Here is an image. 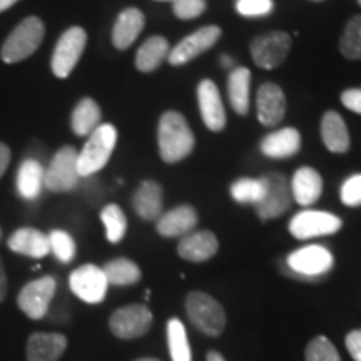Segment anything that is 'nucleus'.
Segmentation results:
<instances>
[{"label": "nucleus", "instance_id": "obj_18", "mask_svg": "<svg viewBox=\"0 0 361 361\" xmlns=\"http://www.w3.org/2000/svg\"><path fill=\"white\" fill-rule=\"evenodd\" d=\"M144 25H146V17L144 13L135 7L124 8L123 12L117 16L116 24L112 27V44L119 51H126L135 42L139 34L142 32Z\"/></svg>", "mask_w": 361, "mask_h": 361}, {"label": "nucleus", "instance_id": "obj_42", "mask_svg": "<svg viewBox=\"0 0 361 361\" xmlns=\"http://www.w3.org/2000/svg\"><path fill=\"white\" fill-rule=\"evenodd\" d=\"M11 156L12 154H11V149H8V146H6L4 142H0V178L6 174L8 164H11Z\"/></svg>", "mask_w": 361, "mask_h": 361}, {"label": "nucleus", "instance_id": "obj_16", "mask_svg": "<svg viewBox=\"0 0 361 361\" xmlns=\"http://www.w3.org/2000/svg\"><path fill=\"white\" fill-rule=\"evenodd\" d=\"M258 119L266 128H274L286 114V97L283 89L273 82H266L259 87L256 96Z\"/></svg>", "mask_w": 361, "mask_h": 361}, {"label": "nucleus", "instance_id": "obj_25", "mask_svg": "<svg viewBox=\"0 0 361 361\" xmlns=\"http://www.w3.org/2000/svg\"><path fill=\"white\" fill-rule=\"evenodd\" d=\"M322 139L329 151L345 154L350 149V133L343 117L335 111H329L322 119Z\"/></svg>", "mask_w": 361, "mask_h": 361}, {"label": "nucleus", "instance_id": "obj_29", "mask_svg": "<svg viewBox=\"0 0 361 361\" xmlns=\"http://www.w3.org/2000/svg\"><path fill=\"white\" fill-rule=\"evenodd\" d=\"M71 126L74 134L90 135L101 126V107L90 97L80 99L74 107L71 117Z\"/></svg>", "mask_w": 361, "mask_h": 361}, {"label": "nucleus", "instance_id": "obj_31", "mask_svg": "<svg viewBox=\"0 0 361 361\" xmlns=\"http://www.w3.org/2000/svg\"><path fill=\"white\" fill-rule=\"evenodd\" d=\"M168 345L169 353L173 361H191L192 353L191 346H189L186 328L179 322L178 318L169 319L168 323Z\"/></svg>", "mask_w": 361, "mask_h": 361}, {"label": "nucleus", "instance_id": "obj_6", "mask_svg": "<svg viewBox=\"0 0 361 361\" xmlns=\"http://www.w3.org/2000/svg\"><path fill=\"white\" fill-rule=\"evenodd\" d=\"M79 152L72 146H64L54 154L51 164L45 169L44 186L54 192L72 191L79 184L78 168Z\"/></svg>", "mask_w": 361, "mask_h": 361}, {"label": "nucleus", "instance_id": "obj_51", "mask_svg": "<svg viewBox=\"0 0 361 361\" xmlns=\"http://www.w3.org/2000/svg\"><path fill=\"white\" fill-rule=\"evenodd\" d=\"M358 4H360V6H361V0H358Z\"/></svg>", "mask_w": 361, "mask_h": 361}, {"label": "nucleus", "instance_id": "obj_8", "mask_svg": "<svg viewBox=\"0 0 361 361\" xmlns=\"http://www.w3.org/2000/svg\"><path fill=\"white\" fill-rule=\"evenodd\" d=\"M251 57L261 69H276L291 51V37L286 32H268L252 39L250 45Z\"/></svg>", "mask_w": 361, "mask_h": 361}, {"label": "nucleus", "instance_id": "obj_38", "mask_svg": "<svg viewBox=\"0 0 361 361\" xmlns=\"http://www.w3.org/2000/svg\"><path fill=\"white\" fill-rule=\"evenodd\" d=\"M206 11V0H176L173 6L174 16L180 20H192Z\"/></svg>", "mask_w": 361, "mask_h": 361}, {"label": "nucleus", "instance_id": "obj_36", "mask_svg": "<svg viewBox=\"0 0 361 361\" xmlns=\"http://www.w3.org/2000/svg\"><path fill=\"white\" fill-rule=\"evenodd\" d=\"M306 361H341V358L326 336H316L306 346Z\"/></svg>", "mask_w": 361, "mask_h": 361}, {"label": "nucleus", "instance_id": "obj_1", "mask_svg": "<svg viewBox=\"0 0 361 361\" xmlns=\"http://www.w3.org/2000/svg\"><path fill=\"white\" fill-rule=\"evenodd\" d=\"M194 144L192 130L180 112L168 111L161 116L157 126V146L162 161L176 164L186 159L192 152Z\"/></svg>", "mask_w": 361, "mask_h": 361}, {"label": "nucleus", "instance_id": "obj_47", "mask_svg": "<svg viewBox=\"0 0 361 361\" xmlns=\"http://www.w3.org/2000/svg\"><path fill=\"white\" fill-rule=\"evenodd\" d=\"M135 361H159V360H156V358H141V360H135Z\"/></svg>", "mask_w": 361, "mask_h": 361}, {"label": "nucleus", "instance_id": "obj_3", "mask_svg": "<svg viewBox=\"0 0 361 361\" xmlns=\"http://www.w3.org/2000/svg\"><path fill=\"white\" fill-rule=\"evenodd\" d=\"M117 142V130L112 124H101L89 135L82 151L78 156V168L80 178L96 174L111 159Z\"/></svg>", "mask_w": 361, "mask_h": 361}, {"label": "nucleus", "instance_id": "obj_45", "mask_svg": "<svg viewBox=\"0 0 361 361\" xmlns=\"http://www.w3.org/2000/svg\"><path fill=\"white\" fill-rule=\"evenodd\" d=\"M19 0H0V12H6L7 8H11L13 4H17Z\"/></svg>", "mask_w": 361, "mask_h": 361}, {"label": "nucleus", "instance_id": "obj_49", "mask_svg": "<svg viewBox=\"0 0 361 361\" xmlns=\"http://www.w3.org/2000/svg\"><path fill=\"white\" fill-rule=\"evenodd\" d=\"M313 2H319V0H313Z\"/></svg>", "mask_w": 361, "mask_h": 361}, {"label": "nucleus", "instance_id": "obj_9", "mask_svg": "<svg viewBox=\"0 0 361 361\" xmlns=\"http://www.w3.org/2000/svg\"><path fill=\"white\" fill-rule=\"evenodd\" d=\"M57 290V281L52 276H42L27 283L19 293L17 303L30 319H42L47 314Z\"/></svg>", "mask_w": 361, "mask_h": 361}, {"label": "nucleus", "instance_id": "obj_21", "mask_svg": "<svg viewBox=\"0 0 361 361\" xmlns=\"http://www.w3.org/2000/svg\"><path fill=\"white\" fill-rule=\"evenodd\" d=\"M8 250L17 252V255L29 256V258L40 259L51 252L49 246V236L42 231L34 228H20L8 238Z\"/></svg>", "mask_w": 361, "mask_h": 361}, {"label": "nucleus", "instance_id": "obj_44", "mask_svg": "<svg viewBox=\"0 0 361 361\" xmlns=\"http://www.w3.org/2000/svg\"><path fill=\"white\" fill-rule=\"evenodd\" d=\"M221 66H223L224 69H229V71H231V67L234 66L233 57H229V56H223V57H221Z\"/></svg>", "mask_w": 361, "mask_h": 361}, {"label": "nucleus", "instance_id": "obj_15", "mask_svg": "<svg viewBox=\"0 0 361 361\" xmlns=\"http://www.w3.org/2000/svg\"><path fill=\"white\" fill-rule=\"evenodd\" d=\"M197 106L202 117V123L213 133H219L226 126V109L219 89L213 80L204 79L197 85Z\"/></svg>", "mask_w": 361, "mask_h": 361}, {"label": "nucleus", "instance_id": "obj_13", "mask_svg": "<svg viewBox=\"0 0 361 361\" xmlns=\"http://www.w3.org/2000/svg\"><path fill=\"white\" fill-rule=\"evenodd\" d=\"M152 324V313L144 305H129L112 313L111 331L121 340H134L144 336Z\"/></svg>", "mask_w": 361, "mask_h": 361}, {"label": "nucleus", "instance_id": "obj_12", "mask_svg": "<svg viewBox=\"0 0 361 361\" xmlns=\"http://www.w3.org/2000/svg\"><path fill=\"white\" fill-rule=\"evenodd\" d=\"M69 286L79 300L89 305H97L106 298L109 283H107L102 268H99L96 264H84L72 271Z\"/></svg>", "mask_w": 361, "mask_h": 361}, {"label": "nucleus", "instance_id": "obj_43", "mask_svg": "<svg viewBox=\"0 0 361 361\" xmlns=\"http://www.w3.org/2000/svg\"><path fill=\"white\" fill-rule=\"evenodd\" d=\"M6 296H7V274H6V269H4L2 258H0V303L6 300Z\"/></svg>", "mask_w": 361, "mask_h": 361}, {"label": "nucleus", "instance_id": "obj_22", "mask_svg": "<svg viewBox=\"0 0 361 361\" xmlns=\"http://www.w3.org/2000/svg\"><path fill=\"white\" fill-rule=\"evenodd\" d=\"M67 348L61 333H34L27 341V361H59Z\"/></svg>", "mask_w": 361, "mask_h": 361}, {"label": "nucleus", "instance_id": "obj_35", "mask_svg": "<svg viewBox=\"0 0 361 361\" xmlns=\"http://www.w3.org/2000/svg\"><path fill=\"white\" fill-rule=\"evenodd\" d=\"M49 236V246H51V252L61 261V263H71L75 256V243L69 233L56 229Z\"/></svg>", "mask_w": 361, "mask_h": 361}, {"label": "nucleus", "instance_id": "obj_11", "mask_svg": "<svg viewBox=\"0 0 361 361\" xmlns=\"http://www.w3.org/2000/svg\"><path fill=\"white\" fill-rule=\"evenodd\" d=\"M221 37V29L218 25H206L201 29L194 30L184 37L178 45L171 49L168 62L171 66H184L188 62L200 57L201 54L209 51Z\"/></svg>", "mask_w": 361, "mask_h": 361}, {"label": "nucleus", "instance_id": "obj_26", "mask_svg": "<svg viewBox=\"0 0 361 361\" xmlns=\"http://www.w3.org/2000/svg\"><path fill=\"white\" fill-rule=\"evenodd\" d=\"M251 71L247 67H234L228 78V97L234 112L246 116L250 112Z\"/></svg>", "mask_w": 361, "mask_h": 361}, {"label": "nucleus", "instance_id": "obj_30", "mask_svg": "<svg viewBox=\"0 0 361 361\" xmlns=\"http://www.w3.org/2000/svg\"><path fill=\"white\" fill-rule=\"evenodd\" d=\"M107 283L114 286H130L141 279V269L134 261L126 258L112 259L102 268Z\"/></svg>", "mask_w": 361, "mask_h": 361}, {"label": "nucleus", "instance_id": "obj_2", "mask_svg": "<svg viewBox=\"0 0 361 361\" xmlns=\"http://www.w3.org/2000/svg\"><path fill=\"white\" fill-rule=\"evenodd\" d=\"M44 35V22L35 16L27 17L8 34L2 45V51H0V57L6 64H17L37 51L39 45L42 44Z\"/></svg>", "mask_w": 361, "mask_h": 361}, {"label": "nucleus", "instance_id": "obj_19", "mask_svg": "<svg viewBox=\"0 0 361 361\" xmlns=\"http://www.w3.org/2000/svg\"><path fill=\"white\" fill-rule=\"evenodd\" d=\"M261 152L271 159H290L301 149V134L295 128H284L266 135L259 144Z\"/></svg>", "mask_w": 361, "mask_h": 361}, {"label": "nucleus", "instance_id": "obj_34", "mask_svg": "<svg viewBox=\"0 0 361 361\" xmlns=\"http://www.w3.org/2000/svg\"><path fill=\"white\" fill-rule=\"evenodd\" d=\"M101 219L106 228V236L111 243H119L124 238L126 229H128V219H126L124 211L117 204H107L101 211Z\"/></svg>", "mask_w": 361, "mask_h": 361}, {"label": "nucleus", "instance_id": "obj_7", "mask_svg": "<svg viewBox=\"0 0 361 361\" xmlns=\"http://www.w3.org/2000/svg\"><path fill=\"white\" fill-rule=\"evenodd\" d=\"M261 179L264 183V197L255 206L256 214L264 221L279 218L290 209L293 202L290 180L279 173H269Z\"/></svg>", "mask_w": 361, "mask_h": 361}, {"label": "nucleus", "instance_id": "obj_33", "mask_svg": "<svg viewBox=\"0 0 361 361\" xmlns=\"http://www.w3.org/2000/svg\"><path fill=\"white\" fill-rule=\"evenodd\" d=\"M340 51L346 59H361V16H355L346 22L340 39Z\"/></svg>", "mask_w": 361, "mask_h": 361}, {"label": "nucleus", "instance_id": "obj_41", "mask_svg": "<svg viewBox=\"0 0 361 361\" xmlns=\"http://www.w3.org/2000/svg\"><path fill=\"white\" fill-rule=\"evenodd\" d=\"M345 343H346V350H348L351 358L355 361H361V329L350 331Z\"/></svg>", "mask_w": 361, "mask_h": 361}, {"label": "nucleus", "instance_id": "obj_27", "mask_svg": "<svg viewBox=\"0 0 361 361\" xmlns=\"http://www.w3.org/2000/svg\"><path fill=\"white\" fill-rule=\"evenodd\" d=\"M171 45L168 39L162 35H152L146 39L135 54V67L141 72H152L159 67L162 62L168 61Z\"/></svg>", "mask_w": 361, "mask_h": 361}, {"label": "nucleus", "instance_id": "obj_28", "mask_svg": "<svg viewBox=\"0 0 361 361\" xmlns=\"http://www.w3.org/2000/svg\"><path fill=\"white\" fill-rule=\"evenodd\" d=\"M45 169L39 161L25 159L17 173V191L24 200H35L44 188Z\"/></svg>", "mask_w": 361, "mask_h": 361}, {"label": "nucleus", "instance_id": "obj_48", "mask_svg": "<svg viewBox=\"0 0 361 361\" xmlns=\"http://www.w3.org/2000/svg\"><path fill=\"white\" fill-rule=\"evenodd\" d=\"M161 2H164V0H161ZM171 2H176V0H171Z\"/></svg>", "mask_w": 361, "mask_h": 361}, {"label": "nucleus", "instance_id": "obj_32", "mask_svg": "<svg viewBox=\"0 0 361 361\" xmlns=\"http://www.w3.org/2000/svg\"><path fill=\"white\" fill-rule=\"evenodd\" d=\"M231 196L236 202L241 204H258L264 197V183L263 179L241 178L234 180L231 186Z\"/></svg>", "mask_w": 361, "mask_h": 361}, {"label": "nucleus", "instance_id": "obj_37", "mask_svg": "<svg viewBox=\"0 0 361 361\" xmlns=\"http://www.w3.org/2000/svg\"><path fill=\"white\" fill-rule=\"evenodd\" d=\"M236 12L243 17H264L273 12V0H236Z\"/></svg>", "mask_w": 361, "mask_h": 361}, {"label": "nucleus", "instance_id": "obj_23", "mask_svg": "<svg viewBox=\"0 0 361 361\" xmlns=\"http://www.w3.org/2000/svg\"><path fill=\"white\" fill-rule=\"evenodd\" d=\"M293 200L300 206H311L319 200L323 192V179L322 174L313 168H300L293 174L290 183Z\"/></svg>", "mask_w": 361, "mask_h": 361}, {"label": "nucleus", "instance_id": "obj_46", "mask_svg": "<svg viewBox=\"0 0 361 361\" xmlns=\"http://www.w3.org/2000/svg\"><path fill=\"white\" fill-rule=\"evenodd\" d=\"M206 360L207 361H226L223 358V355L218 353V351H209V353H207V356H206Z\"/></svg>", "mask_w": 361, "mask_h": 361}, {"label": "nucleus", "instance_id": "obj_14", "mask_svg": "<svg viewBox=\"0 0 361 361\" xmlns=\"http://www.w3.org/2000/svg\"><path fill=\"white\" fill-rule=\"evenodd\" d=\"M288 268L295 271L296 274L306 278H314L322 276V274L328 273L333 268V255L326 247L311 245L300 247V250L293 251L286 259Z\"/></svg>", "mask_w": 361, "mask_h": 361}, {"label": "nucleus", "instance_id": "obj_40", "mask_svg": "<svg viewBox=\"0 0 361 361\" xmlns=\"http://www.w3.org/2000/svg\"><path fill=\"white\" fill-rule=\"evenodd\" d=\"M341 102L346 109L361 116V89H346L341 94Z\"/></svg>", "mask_w": 361, "mask_h": 361}, {"label": "nucleus", "instance_id": "obj_20", "mask_svg": "<svg viewBox=\"0 0 361 361\" xmlns=\"http://www.w3.org/2000/svg\"><path fill=\"white\" fill-rule=\"evenodd\" d=\"M218 238L211 231L189 233L179 241L178 252L183 259L191 263H202L211 259L218 252Z\"/></svg>", "mask_w": 361, "mask_h": 361}, {"label": "nucleus", "instance_id": "obj_10", "mask_svg": "<svg viewBox=\"0 0 361 361\" xmlns=\"http://www.w3.org/2000/svg\"><path fill=\"white\" fill-rule=\"evenodd\" d=\"M341 219L326 211L305 209L293 216L290 221V233L296 239H311L329 236L341 229Z\"/></svg>", "mask_w": 361, "mask_h": 361}, {"label": "nucleus", "instance_id": "obj_4", "mask_svg": "<svg viewBox=\"0 0 361 361\" xmlns=\"http://www.w3.org/2000/svg\"><path fill=\"white\" fill-rule=\"evenodd\" d=\"M186 313L197 331L207 336H219L226 326V313L213 296L191 291L186 298Z\"/></svg>", "mask_w": 361, "mask_h": 361}, {"label": "nucleus", "instance_id": "obj_50", "mask_svg": "<svg viewBox=\"0 0 361 361\" xmlns=\"http://www.w3.org/2000/svg\"><path fill=\"white\" fill-rule=\"evenodd\" d=\"M0 238H2V231H0Z\"/></svg>", "mask_w": 361, "mask_h": 361}, {"label": "nucleus", "instance_id": "obj_39", "mask_svg": "<svg viewBox=\"0 0 361 361\" xmlns=\"http://www.w3.org/2000/svg\"><path fill=\"white\" fill-rule=\"evenodd\" d=\"M341 202L345 206H361V174H353L343 183L340 189Z\"/></svg>", "mask_w": 361, "mask_h": 361}, {"label": "nucleus", "instance_id": "obj_5", "mask_svg": "<svg viewBox=\"0 0 361 361\" xmlns=\"http://www.w3.org/2000/svg\"><path fill=\"white\" fill-rule=\"evenodd\" d=\"M85 44H87V32L82 27H71L61 35V39L56 44V49H54L51 61V69L56 78H69L80 61V57H82Z\"/></svg>", "mask_w": 361, "mask_h": 361}, {"label": "nucleus", "instance_id": "obj_24", "mask_svg": "<svg viewBox=\"0 0 361 361\" xmlns=\"http://www.w3.org/2000/svg\"><path fill=\"white\" fill-rule=\"evenodd\" d=\"M133 207L144 221H157L162 214V188L156 180H142L133 196Z\"/></svg>", "mask_w": 361, "mask_h": 361}, {"label": "nucleus", "instance_id": "obj_17", "mask_svg": "<svg viewBox=\"0 0 361 361\" xmlns=\"http://www.w3.org/2000/svg\"><path fill=\"white\" fill-rule=\"evenodd\" d=\"M197 224V213L192 206L183 204L161 214L156 229L164 238H184Z\"/></svg>", "mask_w": 361, "mask_h": 361}]
</instances>
